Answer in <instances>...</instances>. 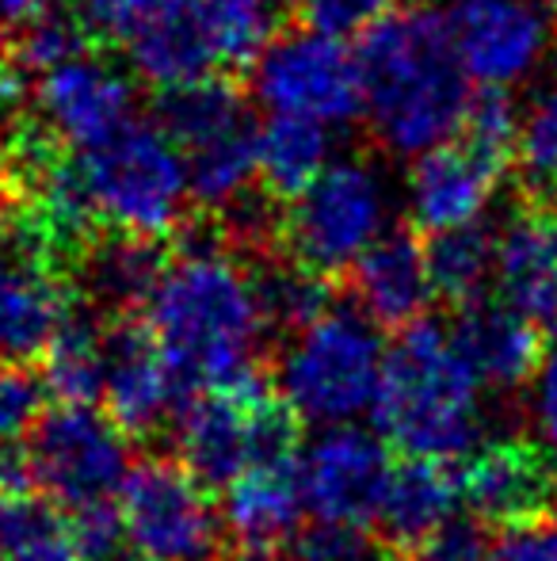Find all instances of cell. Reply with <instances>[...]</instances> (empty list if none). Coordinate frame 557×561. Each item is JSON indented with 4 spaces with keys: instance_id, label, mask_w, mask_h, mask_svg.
<instances>
[{
    "instance_id": "cell-1",
    "label": "cell",
    "mask_w": 557,
    "mask_h": 561,
    "mask_svg": "<svg viewBox=\"0 0 557 561\" xmlns=\"http://www.w3.org/2000/svg\"><path fill=\"white\" fill-rule=\"evenodd\" d=\"M146 329L184 390H222L260 370L268 313L256 267L225 237L187 241L169 260L161 287L146 310Z\"/></svg>"
},
{
    "instance_id": "cell-2",
    "label": "cell",
    "mask_w": 557,
    "mask_h": 561,
    "mask_svg": "<svg viewBox=\"0 0 557 561\" xmlns=\"http://www.w3.org/2000/svg\"><path fill=\"white\" fill-rule=\"evenodd\" d=\"M359 69L363 115L386 153L417 161L459 138L474 81L454 54L446 15L431 8L390 12L367 31Z\"/></svg>"
},
{
    "instance_id": "cell-3",
    "label": "cell",
    "mask_w": 557,
    "mask_h": 561,
    "mask_svg": "<svg viewBox=\"0 0 557 561\" xmlns=\"http://www.w3.org/2000/svg\"><path fill=\"white\" fill-rule=\"evenodd\" d=\"M371 416L405 458L462 462L481 447V378L451 333L417 321L390 347Z\"/></svg>"
},
{
    "instance_id": "cell-4",
    "label": "cell",
    "mask_w": 557,
    "mask_h": 561,
    "mask_svg": "<svg viewBox=\"0 0 557 561\" xmlns=\"http://www.w3.org/2000/svg\"><path fill=\"white\" fill-rule=\"evenodd\" d=\"M386 355L382 325H374L359 306H333L317 321L290 333L279 352L276 390L298 421L344 428L363 413H374Z\"/></svg>"
},
{
    "instance_id": "cell-5",
    "label": "cell",
    "mask_w": 557,
    "mask_h": 561,
    "mask_svg": "<svg viewBox=\"0 0 557 561\" xmlns=\"http://www.w3.org/2000/svg\"><path fill=\"white\" fill-rule=\"evenodd\" d=\"M176 462L207 489H230L245 470L298 458V413L264 375L199 390L176 416Z\"/></svg>"
},
{
    "instance_id": "cell-6",
    "label": "cell",
    "mask_w": 557,
    "mask_h": 561,
    "mask_svg": "<svg viewBox=\"0 0 557 561\" xmlns=\"http://www.w3.org/2000/svg\"><path fill=\"white\" fill-rule=\"evenodd\" d=\"M81 184L96 210V222L115 233L169 237L184 226L192 207V176H187L184 149L153 123H130L100 146L84 149Z\"/></svg>"
},
{
    "instance_id": "cell-7",
    "label": "cell",
    "mask_w": 557,
    "mask_h": 561,
    "mask_svg": "<svg viewBox=\"0 0 557 561\" xmlns=\"http://www.w3.org/2000/svg\"><path fill=\"white\" fill-rule=\"evenodd\" d=\"M394 192L382 169L363 157L333 161L282 215L290 260L317 275H344L390 233Z\"/></svg>"
},
{
    "instance_id": "cell-8",
    "label": "cell",
    "mask_w": 557,
    "mask_h": 561,
    "mask_svg": "<svg viewBox=\"0 0 557 561\" xmlns=\"http://www.w3.org/2000/svg\"><path fill=\"white\" fill-rule=\"evenodd\" d=\"M127 432L96 405H61L38 413L20 444V462L31 489L58 512H81L115 501L130 473Z\"/></svg>"
},
{
    "instance_id": "cell-9",
    "label": "cell",
    "mask_w": 557,
    "mask_h": 561,
    "mask_svg": "<svg viewBox=\"0 0 557 561\" xmlns=\"http://www.w3.org/2000/svg\"><path fill=\"white\" fill-rule=\"evenodd\" d=\"M253 96L268 115L310 118L328 130L363 115V69L359 50H348L340 35L317 27L279 31L253 61Z\"/></svg>"
},
{
    "instance_id": "cell-10",
    "label": "cell",
    "mask_w": 557,
    "mask_h": 561,
    "mask_svg": "<svg viewBox=\"0 0 557 561\" xmlns=\"http://www.w3.org/2000/svg\"><path fill=\"white\" fill-rule=\"evenodd\" d=\"M119 516L135 561H218L225 519L210 489L176 458L149 455L130 466L119 489Z\"/></svg>"
},
{
    "instance_id": "cell-11",
    "label": "cell",
    "mask_w": 557,
    "mask_h": 561,
    "mask_svg": "<svg viewBox=\"0 0 557 561\" xmlns=\"http://www.w3.org/2000/svg\"><path fill=\"white\" fill-rule=\"evenodd\" d=\"M446 31L477 89H512L543 61L554 23L543 0H454Z\"/></svg>"
},
{
    "instance_id": "cell-12",
    "label": "cell",
    "mask_w": 557,
    "mask_h": 561,
    "mask_svg": "<svg viewBox=\"0 0 557 561\" xmlns=\"http://www.w3.org/2000/svg\"><path fill=\"white\" fill-rule=\"evenodd\" d=\"M38 126L58 146L92 149L135 123V77L112 58L84 50L38 73Z\"/></svg>"
},
{
    "instance_id": "cell-13",
    "label": "cell",
    "mask_w": 557,
    "mask_h": 561,
    "mask_svg": "<svg viewBox=\"0 0 557 561\" xmlns=\"http://www.w3.org/2000/svg\"><path fill=\"white\" fill-rule=\"evenodd\" d=\"M462 504L485 527H520L557 516V458L531 439H497L459 466Z\"/></svg>"
},
{
    "instance_id": "cell-14",
    "label": "cell",
    "mask_w": 557,
    "mask_h": 561,
    "mask_svg": "<svg viewBox=\"0 0 557 561\" xmlns=\"http://www.w3.org/2000/svg\"><path fill=\"white\" fill-rule=\"evenodd\" d=\"M394 458L386 439L344 424L325 428L302 455V493L313 519L333 524H374L386 496Z\"/></svg>"
},
{
    "instance_id": "cell-15",
    "label": "cell",
    "mask_w": 557,
    "mask_h": 561,
    "mask_svg": "<svg viewBox=\"0 0 557 561\" xmlns=\"http://www.w3.org/2000/svg\"><path fill=\"white\" fill-rule=\"evenodd\" d=\"M184 382L138 321H107L104 401L127 436H153L184 409Z\"/></svg>"
},
{
    "instance_id": "cell-16",
    "label": "cell",
    "mask_w": 557,
    "mask_h": 561,
    "mask_svg": "<svg viewBox=\"0 0 557 561\" xmlns=\"http://www.w3.org/2000/svg\"><path fill=\"white\" fill-rule=\"evenodd\" d=\"M302 458H282L245 470L225 489V535L241 561H282V550L302 531Z\"/></svg>"
},
{
    "instance_id": "cell-17",
    "label": "cell",
    "mask_w": 557,
    "mask_h": 561,
    "mask_svg": "<svg viewBox=\"0 0 557 561\" xmlns=\"http://www.w3.org/2000/svg\"><path fill=\"white\" fill-rule=\"evenodd\" d=\"M169 252L153 237L112 233L92 241L73 264L77 290L89 302V313L104 321H135L138 310H149L164 272Z\"/></svg>"
},
{
    "instance_id": "cell-18",
    "label": "cell",
    "mask_w": 557,
    "mask_h": 561,
    "mask_svg": "<svg viewBox=\"0 0 557 561\" xmlns=\"http://www.w3.org/2000/svg\"><path fill=\"white\" fill-rule=\"evenodd\" d=\"M69 318L54 264L27 249L0 252V367L43 359Z\"/></svg>"
},
{
    "instance_id": "cell-19",
    "label": "cell",
    "mask_w": 557,
    "mask_h": 561,
    "mask_svg": "<svg viewBox=\"0 0 557 561\" xmlns=\"http://www.w3.org/2000/svg\"><path fill=\"white\" fill-rule=\"evenodd\" d=\"M497 180L500 172L492 164H485L474 149L454 138L413 161L405 176V210L428 233L474 226Z\"/></svg>"
},
{
    "instance_id": "cell-20",
    "label": "cell",
    "mask_w": 557,
    "mask_h": 561,
    "mask_svg": "<svg viewBox=\"0 0 557 561\" xmlns=\"http://www.w3.org/2000/svg\"><path fill=\"white\" fill-rule=\"evenodd\" d=\"M451 340L481 378V386H497V390L531 382L546 359L543 329L512 302H492V298L462 306Z\"/></svg>"
},
{
    "instance_id": "cell-21",
    "label": "cell",
    "mask_w": 557,
    "mask_h": 561,
    "mask_svg": "<svg viewBox=\"0 0 557 561\" xmlns=\"http://www.w3.org/2000/svg\"><path fill=\"white\" fill-rule=\"evenodd\" d=\"M356 306L382 329H409L423 321L436 298L428 272V249L409 229H390L356 267H351Z\"/></svg>"
},
{
    "instance_id": "cell-22",
    "label": "cell",
    "mask_w": 557,
    "mask_h": 561,
    "mask_svg": "<svg viewBox=\"0 0 557 561\" xmlns=\"http://www.w3.org/2000/svg\"><path fill=\"white\" fill-rule=\"evenodd\" d=\"M459 504V470L451 462L402 458V462H394V473H390V485L386 496H382L374 527L402 554V561H413L451 524Z\"/></svg>"
},
{
    "instance_id": "cell-23",
    "label": "cell",
    "mask_w": 557,
    "mask_h": 561,
    "mask_svg": "<svg viewBox=\"0 0 557 561\" xmlns=\"http://www.w3.org/2000/svg\"><path fill=\"white\" fill-rule=\"evenodd\" d=\"M123 50H127L130 73L161 92L207 81L222 66L199 12H195V0H184L176 12L164 15L156 27H149Z\"/></svg>"
},
{
    "instance_id": "cell-24",
    "label": "cell",
    "mask_w": 557,
    "mask_h": 561,
    "mask_svg": "<svg viewBox=\"0 0 557 561\" xmlns=\"http://www.w3.org/2000/svg\"><path fill=\"white\" fill-rule=\"evenodd\" d=\"M557 283V215L527 203L497 233V287L520 313L535 310Z\"/></svg>"
},
{
    "instance_id": "cell-25",
    "label": "cell",
    "mask_w": 557,
    "mask_h": 561,
    "mask_svg": "<svg viewBox=\"0 0 557 561\" xmlns=\"http://www.w3.org/2000/svg\"><path fill=\"white\" fill-rule=\"evenodd\" d=\"M260 187L276 203L298 199L333 164V130L310 118L268 115L260 126Z\"/></svg>"
},
{
    "instance_id": "cell-26",
    "label": "cell",
    "mask_w": 557,
    "mask_h": 561,
    "mask_svg": "<svg viewBox=\"0 0 557 561\" xmlns=\"http://www.w3.org/2000/svg\"><path fill=\"white\" fill-rule=\"evenodd\" d=\"M107 370V321L96 313H69L43 352V386L61 405L104 401Z\"/></svg>"
},
{
    "instance_id": "cell-27",
    "label": "cell",
    "mask_w": 557,
    "mask_h": 561,
    "mask_svg": "<svg viewBox=\"0 0 557 561\" xmlns=\"http://www.w3.org/2000/svg\"><path fill=\"white\" fill-rule=\"evenodd\" d=\"M253 123L248 104L233 84L207 77V81L184 84V89H172L161 96L156 107V126L176 141L179 149H199L214 138L241 130V126Z\"/></svg>"
},
{
    "instance_id": "cell-28",
    "label": "cell",
    "mask_w": 557,
    "mask_h": 561,
    "mask_svg": "<svg viewBox=\"0 0 557 561\" xmlns=\"http://www.w3.org/2000/svg\"><path fill=\"white\" fill-rule=\"evenodd\" d=\"M423 249H428L431 287L443 302H481L485 287L497 279V233L477 222L431 233Z\"/></svg>"
},
{
    "instance_id": "cell-29",
    "label": "cell",
    "mask_w": 557,
    "mask_h": 561,
    "mask_svg": "<svg viewBox=\"0 0 557 561\" xmlns=\"http://www.w3.org/2000/svg\"><path fill=\"white\" fill-rule=\"evenodd\" d=\"M222 66L256 61L260 50L279 35V0H195Z\"/></svg>"
},
{
    "instance_id": "cell-30",
    "label": "cell",
    "mask_w": 557,
    "mask_h": 561,
    "mask_svg": "<svg viewBox=\"0 0 557 561\" xmlns=\"http://www.w3.org/2000/svg\"><path fill=\"white\" fill-rule=\"evenodd\" d=\"M256 287H260L268 325L287 329V333H298V329H305L310 321H317L321 313H328L336 306L325 275L310 272L298 260H268V264H260L256 267Z\"/></svg>"
},
{
    "instance_id": "cell-31",
    "label": "cell",
    "mask_w": 557,
    "mask_h": 561,
    "mask_svg": "<svg viewBox=\"0 0 557 561\" xmlns=\"http://www.w3.org/2000/svg\"><path fill=\"white\" fill-rule=\"evenodd\" d=\"M527 203L557 207V84L543 89L520 123V149H515Z\"/></svg>"
},
{
    "instance_id": "cell-32",
    "label": "cell",
    "mask_w": 557,
    "mask_h": 561,
    "mask_svg": "<svg viewBox=\"0 0 557 561\" xmlns=\"http://www.w3.org/2000/svg\"><path fill=\"white\" fill-rule=\"evenodd\" d=\"M520 123L523 115L515 112L508 89H477L466 107V118H462L459 141L504 176L515 161V149H520Z\"/></svg>"
},
{
    "instance_id": "cell-33",
    "label": "cell",
    "mask_w": 557,
    "mask_h": 561,
    "mask_svg": "<svg viewBox=\"0 0 557 561\" xmlns=\"http://www.w3.org/2000/svg\"><path fill=\"white\" fill-rule=\"evenodd\" d=\"M282 561H402V554L371 524L313 519L290 539Z\"/></svg>"
},
{
    "instance_id": "cell-34",
    "label": "cell",
    "mask_w": 557,
    "mask_h": 561,
    "mask_svg": "<svg viewBox=\"0 0 557 561\" xmlns=\"http://www.w3.org/2000/svg\"><path fill=\"white\" fill-rule=\"evenodd\" d=\"M89 35L92 31L84 27L77 8L46 4L43 12L20 31V54H15V58L23 61V69L46 73V69L61 66V61L89 50Z\"/></svg>"
},
{
    "instance_id": "cell-35",
    "label": "cell",
    "mask_w": 557,
    "mask_h": 561,
    "mask_svg": "<svg viewBox=\"0 0 557 561\" xmlns=\"http://www.w3.org/2000/svg\"><path fill=\"white\" fill-rule=\"evenodd\" d=\"M179 4L184 0H73L84 27L119 46H130L138 35L156 27L164 15L176 12Z\"/></svg>"
},
{
    "instance_id": "cell-36",
    "label": "cell",
    "mask_w": 557,
    "mask_h": 561,
    "mask_svg": "<svg viewBox=\"0 0 557 561\" xmlns=\"http://www.w3.org/2000/svg\"><path fill=\"white\" fill-rule=\"evenodd\" d=\"M302 15L305 27H317L325 35H356L371 31L379 20L394 12V0H290Z\"/></svg>"
},
{
    "instance_id": "cell-37",
    "label": "cell",
    "mask_w": 557,
    "mask_h": 561,
    "mask_svg": "<svg viewBox=\"0 0 557 561\" xmlns=\"http://www.w3.org/2000/svg\"><path fill=\"white\" fill-rule=\"evenodd\" d=\"M413 561H497V539L477 519H451Z\"/></svg>"
},
{
    "instance_id": "cell-38",
    "label": "cell",
    "mask_w": 557,
    "mask_h": 561,
    "mask_svg": "<svg viewBox=\"0 0 557 561\" xmlns=\"http://www.w3.org/2000/svg\"><path fill=\"white\" fill-rule=\"evenodd\" d=\"M497 561H557V516L500 531Z\"/></svg>"
},
{
    "instance_id": "cell-39",
    "label": "cell",
    "mask_w": 557,
    "mask_h": 561,
    "mask_svg": "<svg viewBox=\"0 0 557 561\" xmlns=\"http://www.w3.org/2000/svg\"><path fill=\"white\" fill-rule=\"evenodd\" d=\"M0 561H89V558H84L81 547L73 542L66 519H58V524L43 527V531L31 535V539L0 550Z\"/></svg>"
},
{
    "instance_id": "cell-40",
    "label": "cell",
    "mask_w": 557,
    "mask_h": 561,
    "mask_svg": "<svg viewBox=\"0 0 557 561\" xmlns=\"http://www.w3.org/2000/svg\"><path fill=\"white\" fill-rule=\"evenodd\" d=\"M27 104V89H23V61L0 50V146L20 134V115Z\"/></svg>"
},
{
    "instance_id": "cell-41",
    "label": "cell",
    "mask_w": 557,
    "mask_h": 561,
    "mask_svg": "<svg viewBox=\"0 0 557 561\" xmlns=\"http://www.w3.org/2000/svg\"><path fill=\"white\" fill-rule=\"evenodd\" d=\"M535 421L543 436L557 447V344L546 352L543 367L535 375Z\"/></svg>"
},
{
    "instance_id": "cell-42",
    "label": "cell",
    "mask_w": 557,
    "mask_h": 561,
    "mask_svg": "<svg viewBox=\"0 0 557 561\" xmlns=\"http://www.w3.org/2000/svg\"><path fill=\"white\" fill-rule=\"evenodd\" d=\"M50 0H0V31H23Z\"/></svg>"
},
{
    "instance_id": "cell-43",
    "label": "cell",
    "mask_w": 557,
    "mask_h": 561,
    "mask_svg": "<svg viewBox=\"0 0 557 561\" xmlns=\"http://www.w3.org/2000/svg\"><path fill=\"white\" fill-rule=\"evenodd\" d=\"M8 226H12V195H8L4 176H0V237L8 233Z\"/></svg>"
},
{
    "instance_id": "cell-44",
    "label": "cell",
    "mask_w": 557,
    "mask_h": 561,
    "mask_svg": "<svg viewBox=\"0 0 557 561\" xmlns=\"http://www.w3.org/2000/svg\"><path fill=\"white\" fill-rule=\"evenodd\" d=\"M543 4H546V8H550V12L557 15V0H543Z\"/></svg>"
}]
</instances>
